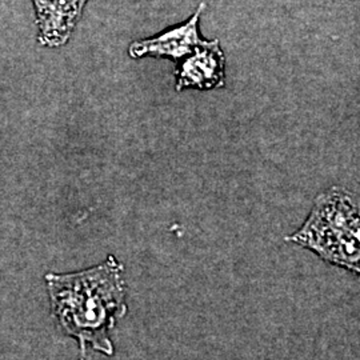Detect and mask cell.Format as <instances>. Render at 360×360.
Segmentation results:
<instances>
[{"instance_id": "obj_4", "label": "cell", "mask_w": 360, "mask_h": 360, "mask_svg": "<svg viewBox=\"0 0 360 360\" xmlns=\"http://www.w3.org/2000/svg\"><path fill=\"white\" fill-rule=\"evenodd\" d=\"M176 91H211L226 84V55L218 39L207 40L176 63Z\"/></svg>"}, {"instance_id": "obj_1", "label": "cell", "mask_w": 360, "mask_h": 360, "mask_svg": "<svg viewBox=\"0 0 360 360\" xmlns=\"http://www.w3.org/2000/svg\"><path fill=\"white\" fill-rule=\"evenodd\" d=\"M44 281L52 315L59 328L77 340L79 360H87L89 349L112 356L111 331L129 311L124 266L110 255L86 270L49 272Z\"/></svg>"}, {"instance_id": "obj_2", "label": "cell", "mask_w": 360, "mask_h": 360, "mask_svg": "<svg viewBox=\"0 0 360 360\" xmlns=\"http://www.w3.org/2000/svg\"><path fill=\"white\" fill-rule=\"evenodd\" d=\"M285 240L360 276L359 196L339 186L323 191L304 223Z\"/></svg>"}, {"instance_id": "obj_3", "label": "cell", "mask_w": 360, "mask_h": 360, "mask_svg": "<svg viewBox=\"0 0 360 360\" xmlns=\"http://www.w3.org/2000/svg\"><path fill=\"white\" fill-rule=\"evenodd\" d=\"M205 10L206 3H200L196 11L183 23L169 27L151 38L132 41L129 47V56L135 60L156 58L178 63L205 41L199 30L200 16Z\"/></svg>"}, {"instance_id": "obj_5", "label": "cell", "mask_w": 360, "mask_h": 360, "mask_svg": "<svg viewBox=\"0 0 360 360\" xmlns=\"http://www.w3.org/2000/svg\"><path fill=\"white\" fill-rule=\"evenodd\" d=\"M35 8L38 41L50 49L65 46L71 38L89 0H31Z\"/></svg>"}]
</instances>
